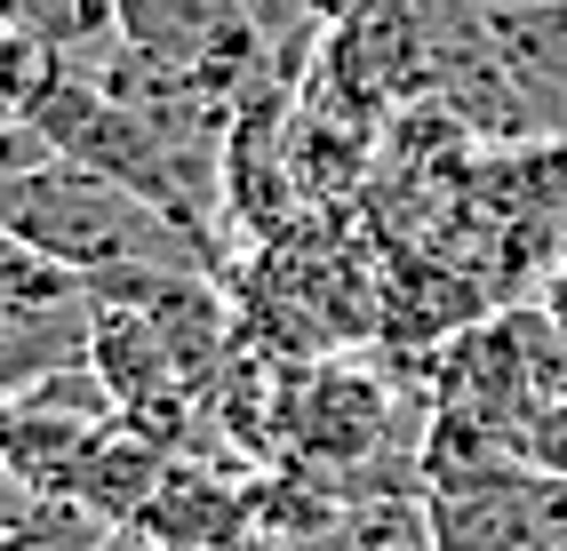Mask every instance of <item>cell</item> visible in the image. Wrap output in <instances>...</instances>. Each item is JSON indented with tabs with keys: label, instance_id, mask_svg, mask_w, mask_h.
<instances>
[{
	"label": "cell",
	"instance_id": "obj_5",
	"mask_svg": "<svg viewBox=\"0 0 567 551\" xmlns=\"http://www.w3.org/2000/svg\"><path fill=\"white\" fill-rule=\"evenodd\" d=\"M480 9H487V32H496L512 81L551 121V104H567V0H480Z\"/></svg>",
	"mask_w": 567,
	"mask_h": 551
},
{
	"label": "cell",
	"instance_id": "obj_7",
	"mask_svg": "<svg viewBox=\"0 0 567 551\" xmlns=\"http://www.w3.org/2000/svg\"><path fill=\"white\" fill-rule=\"evenodd\" d=\"M49 81H56V56H49V49H32L24 32L0 24V128H24L32 113H41Z\"/></svg>",
	"mask_w": 567,
	"mask_h": 551
},
{
	"label": "cell",
	"instance_id": "obj_4",
	"mask_svg": "<svg viewBox=\"0 0 567 551\" xmlns=\"http://www.w3.org/2000/svg\"><path fill=\"white\" fill-rule=\"evenodd\" d=\"M161 480H168L161 439L144 432V424H104L96 448H89V464H81V480H72V503L96 511L104 528H136L144 511H153Z\"/></svg>",
	"mask_w": 567,
	"mask_h": 551
},
{
	"label": "cell",
	"instance_id": "obj_8",
	"mask_svg": "<svg viewBox=\"0 0 567 551\" xmlns=\"http://www.w3.org/2000/svg\"><path fill=\"white\" fill-rule=\"evenodd\" d=\"M536 312H544V320H551V336H559V344H567V256H559V264H551V272H544V304H536Z\"/></svg>",
	"mask_w": 567,
	"mask_h": 551
},
{
	"label": "cell",
	"instance_id": "obj_1",
	"mask_svg": "<svg viewBox=\"0 0 567 551\" xmlns=\"http://www.w3.org/2000/svg\"><path fill=\"white\" fill-rule=\"evenodd\" d=\"M0 225L24 232L32 248H49L56 264H72L81 280L121 272V264H161V272H208V240L184 232L168 208H153L144 193H128L121 176L81 168L49 153L41 168L0 176Z\"/></svg>",
	"mask_w": 567,
	"mask_h": 551
},
{
	"label": "cell",
	"instance_id": "obj_3",
	"mask_svg": "<svg viewBox=\"0 0 567 551\" xmlns=\"http://www.w3.org/2000/svg\"><path fill=\"white\" fill-rule=\"evenodd\" d=\"M0 24L24 32L32 49H49L56 72H89V81H104L128 49L121 0H0Z\"/></svg>",
	"mask_w": 567,
	"mask_h": 551
},
{
	"label": "cell",
	"instance_id": "obj_6",
	"mask_svg": "<svg viewBox=\"0 0 567 551\" xmlns=\"http://www.w3.org/2000/svg\"><path fill=\"white\" fill-rule=\"evenodd\" d=\"M64 304H89V280L72 272V264H56L49 248H32L24 232L0 225V328L64 312Z\"/></svg>",
	"mask_w": 567,
	"mask_h": 551
},
{
	"label": "cell",
	"instance_id": "obj_2",
	"mask_svg": "<svg viewBox=\"0 0 567 551\" xmlns=\"http://www.w3.org/2000/svg\"><path fill=\"white\" fill-rule=\"evenodd\" d=\"M280 416L296 424V439H305L320 464L352 471V464H368V456H375V439H384V384L344 376V367H320V376L296 392Z\"/></svg>",
	"mask_w": 567,
	"mask_h": 551
}]
</instances>
